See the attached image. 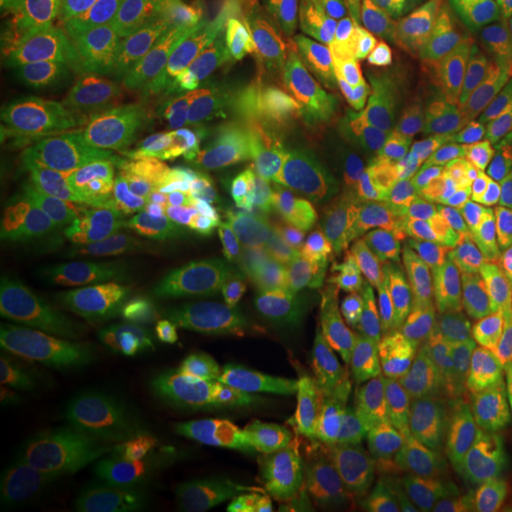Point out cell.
<instances>
[{"label": "cell", "instance_id": "6da1fadb", "mask_svg": "<svg viewBox=\"0 0 512 512\" xmlns=\"http://www.w3.org/2000/svg\"><path fill=\"white\" fill-rule=\"evenodd\" d=\"M3 359L29 407L134 410L183 399L254 365L191 311L114 291H77L15 316Z\"/></svg>", "mask_w": 512, "mask_h": 512}, {"label": "cell", "instance_id": "7a4b0ae2", "mask_svg": "<svg viewBox=\"0 0 512 512\" xmlns=\"http://www.w3.org/2000/svg\"><path fill=\"white\" fill-rule=\"evenodd\" d=\"M72 476H89L168 512H225L271 487L336 481L348 498L365 484L333 450L276 439L251 399L205 396L126 413L77 447Z\"/></svg>", "mask_w": 512, "mask_h": 512}, {"label": "cell", "instance_id": "3957f363", "mask_svg": "<svg viewBox=\"0 0 512 512\" xmlns=\"http://www.w3.org/2000/svg\"><path fill=\"white\" fill-rule=\"evenodd\" d=\"M20 191L52 202L74 191L168 183L200 191L225 217L254 222L239 168L197 94L154 77L72 97L29 134Z\"/></svg>", "mask_w": 512, "mask_h": 512}, {"label": "cell", "instance_id": "277c9868", "mask_svg": "<svg viewBox=\"0 0 512 512\" xmlns=\"http://www.w3.org/2000/svg\"><path fill=\"white\" fill-rule=\"evenodd\" d=\"M439 359V330L424 313L345 319L276 345L248 399L276 439L373 456Z\"/></svg>", "mask_w": 512, "mask_h": 512}, {"label": "cell", "instance_id": "5b68a950", "mask_svg": "<svg viewBox=\"0 0 512 512\" xmlns=\"http://www.w3.org/2000/svg\"><path fill=\"white\" fill-rule=\"evenodd\" d=\"M365 114L333 69L211 111L254 220H339Z\"/></svg>", "mask_w": 512, "mask_h": 512}, {"label": "cell", "instance_id": "8992f818", "mask_svg": "<svg viewBox=\"0 0 512 512\" xmlns=\"http://www.w3.org/2000/svg\"><path fill=\"white\" fill-rule=\"evenodd\" d=\"M365 288V262L348 245L296 222L254 220L214 262L188 311L225 342L256 350L345 322Z\"/></svg>", "mask_w": 512, "mask_h": 512}, {"label": "cell", "instance_id": "52a82bcc", "mask_svg": "<svg viewBox=\"0 0 512 512\" xmlns=\"http://www.w3.org/2000/svg\"><path fill=\"white\" fill-rule=\"evenodd\" d=\"M510 83L512 77L493 57L467 49L399 100L370 114L356 140L339 217L350 239L367 242L393 205L456 146Z\"/></svg>", "mask_w": 512, "mask_h": 512}, {"label": "cell", "instance_id": "ba28073f", "mask_svg": "<svg viewBox=\"0 0 512 512\" xmlns=\"http://www.w3.org/2000/svg\"><path fill=\"white\" fill-rule=\"evenodd\" d=\"M185 0H3V23L37 43V72L63 106L157 74L177 49Z\"/></svg>", "mask_w": 512, "mask_h": 512}, {"label": "cell", "instance_id": "9c48e42d", "mask_svg": "<svg viewBox=\"0 0 512 512\" xmlns=\"http://www.w3.org/2000/svg\"><path fill=\"white\" fill-rule=\"evenodd\" d=\"M510 171L512 83L376 225L370 259L390 271H433L490 214Z\"/></svg>", "mask_w": 512, "mask_h": 512}, {"label": "cell", "instance_id": "30bf717a", "mask_svg": "<svg viewBox=\"0 0 512 512\" xmlns=\"http://www.w3.org/2000/svg\"><path fill=\"white\" fill-rule=\"evenodd\" d=\"M214 202L168 183L86 188L46 202L55 237L103 268H134L183 254L211 228Z\"/></svg>", "mask_w": 512, "mask_h": 512}, {"label": "cell", "instance_id": "8fae6325", "mask_svg": "<svg viewBox=\"0 0 512 512\" xmlns=\"http://www.w3.org/2000/svg\"><path fill=\"white\" fill-rule=\"evenodd\" d=\"M484 0H373L330 66L365 117L476 49Z\"/></svg>", "mask_w": 512, "mask_h": 512}, {"label": "cell", "instance_id": "7c38bea8", "mask_svg": "<svg viewBox=\"0 0 512 512\" xmlns=\"http://www.w3.org/2000/svg\"><path fill=\"white\" fill-rule=\"evenodd\" d=\"M370 3L373 0H291L251 43L191 69L202 109L211 114L262 89L330 69Z\"/></svg>", "mask_w": 512, "mask_h": 512}, {"label": "cell", "instance_id": "4fadbf2b", "mask_svg": "<svg viewBox=\"0 0 512 512\" xmlns=\"http://www.w3.org/2000/svg\"><path fill=\"white\" fill-rule=\"evenodd\" d=\"M512 444V396L476 399L427 421L404 450L373 453L370 461L390 478L421 473H470L484 481L507 478Z\"/></svg>", "mask_w": 512, "mask_h": 512}, {"label": "cell", "instance_id": "5bb4252c", "mask_svg": "<svg viewBox=\"0 0 512 512\" xmlns=\"http://www.w3.org/2000/svg\"><path fill=\"white\" fill-rule=\"evenodd\" d=\"M362 512H510L501 495L470 473H421L373 481L353 493Z\"/></svg>", "mask_w": 512, "mask_h": 512}, {"label": "cell", "instance_id": "9a60e30c", "mask_svg": "<svg viewBox=\"0 0 512 512\" xmlns=\"http://www.w3.org/2000/svg\"><path fill=\"white\" fill-rule=\"evenodd\" d=\"M291 0H185L177 57L188 69L251 43Z\"/></svg>", "mask_w": 512, "mask_h": 512}, {"label": "cell", "instance_id": "2e32d148", "mask_svg": "<svg viewBox=\"0 0 512 512\" xmlns=\"http://www.w3.org/2000/svg\"><path fill=\"white\" fill-rule=\"evenodd\" d=\"M512 256V171L490 214L433 268L441 282H470L501 271Z\"/></svg>", "mask_w": 512, "mask_h": 512}, {"label": "cell", "instance_id": "e0dca14e", "mask_svg": "<svg viewBox=\"0 0 512 512\" xmlns=\"http://www.w3.org/2000/svg\"><path fill=\"white\" fill-rule=\"evenodd\" d=\"M345 490L328 478H305L271 487L225 512H345Z\"/></svg>", "mask_w": 512, "mask_h": 512}, {"label": "cell", "instance_id": "ac0fdd59", "mask_svg": "<svg viewBox=\"0 0 512 512\" xmlns=\"http://www.w3.org/2000/svg\"><path fill=\"white\" fill-rule=\"evenodd\" d=\"M476 49L490 55L512 77V0H484Z\"/></svg>", "mask_w": 512, "mask_h": 512}, {"label": "cell", "instance_id": "d6986e66", "mask_svg": "<svg viewBox=\"0 0 512 512\" xmlns=\"http://www.w3.org/2000/svg\"><path fill=\"white\" fill-rule=\"evenodd\" d=\"M69 476V490H72L77 507L83 512H168L163 507H154L148 501H140L134 495L123 493L111 487L106 481H97L89 476Z\"/></svg>", "mask_w": 512, "mask_h": 512}, {"label": "cell", "instance_id": "ffe728a7", "mask_svg": "<svg viewBox=\"0 0 512 512\" xmlns=\"http://www.w3.org/2000/svg\"><path fill=\"white\" fill-rule=\"evenodd\" d=\"M473 342L495 359H501L507 367V379L512 382V302L493 308L476 328H473Z\"/></svg>", "mask_w": 512, "mask_h": 512}, {"label": "cell", "instance_id": "44dd1931", "mask_svg": "<svg viewBox=\"0 0 512 512\" xmlns=\"http://www.w3.org/2000/svg\"><path fill=\"white\" fill-rule=\"evenodd\" d=\"M498 274L504 276V279H512V256H510V259H507V265H504V268H501Z\"/></svg>", "mask_w": 512, "mask_h": 512}]
</instances>
